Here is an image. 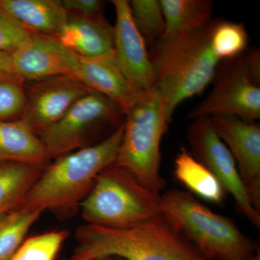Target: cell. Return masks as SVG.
<instances>
[{"mask_svg":"<svg viewBox=\"0 0 260 260\" xmlns=\"http://www.w3.org/2000/svg\"><path fill=\"white\" fill-rule=\"evenodd\" d=\"M124 122L95 144L64 154L44 168L18 208L29 211L70 214L88 196L98 177L116 161Z\"/></svg>","mask_w":260,"mask_h":260,"instance_id":"6da1fadb","label":"cell"},{"mask_svg":"<svg viewBox=\"0 0 260 260\" xmlns=\"http://www.w3.org/2000/svg\"><path fill=\"white\" fill-rule=\"evenodd\" d=\"M218 19L183 37L157 43L150 57L155 88L167 100L168 116L186 99L203 93L213 81L220 60L211 50L210 40Z\"/></svg>","mask_w":260,"mask_h":260,"instance_id":"7a4b0ae2","label":"cell"},{"mask_svg":"<svg viewBox=\"0 0 260 260\" xmlns=\"http://www.w3.org/2000/svg\"><path fill=\"white\" fill-rule=\"evenodd\" d=\"M76 239L78 246L74 254L85 260H209L162 215L131 229L86 223L78 229Z\"/></svg>","mask_w":260,"mask_h":260,"instance_id":"3957f363","label":"cell"},{"mask_svg":"<svg viewBox=\"0 0 260 260\" xmlns=\"http://www.w3.org/2000/svg\"><path fill=\"white\" fill-rule=\"evenodd\" d=\"M161 215L209 260H249L259 250L232 218L214 213L186 191L161 194Z\"/></svg>","mask_w":260,"mask_h":260,"instance_id":"277c9868","label":"cell"},{"mask_svg":"<svg viewBox=\"0 0 260 260\" xmlns=\"http://www.w3.org/2000/svg\"><path fill=\"white\" fill-rule=\"evenodd\" d=\"M171 124L167 102L156 88L143 92L126 111L124 133L114 164L127 169L149 190L166 187L160 175V145Z\"/></svg>","mask_w":260,"mask_h":260,"instance_id":"5b68a950","label":"cell"},{"mask_svg":"<svg viewBox=\"0 0 260 260\" xmlns=\"http://www.w3.org/2000/svg\"><path fill=\"white\" fill-rule=\"evenodd\" d=\"M161 194L149 190L127 169L113 164L98 177L80 205L87 224L131 229L161 215Z\"/></svg>","mask_w":260,"mask_h":260,"instance_id":"8992f818","label":"cell"},{"mask_svg":"<svg viewBox=\"0 0 260 260\" xmlns=\"http://www.w3.org/2000/svg\"><path fill=\"white\" fill-rule=\"evenodd\" d=\"M125 114L109 98L92 91L75 103L64 116L42 134L49 159L89 146L88 143L107 130L115 131Z\"/></svg>","mask_w":260,"mask_h":260,"instance_id":"52a82bcc","label":"cell"},{"mask_svg":"<svg viewBox=\"0 0 260 260\" xmlns=\"http://www.w3.org/2000/svg\"><path fill=\"white\" fill-rule=\"evenodd\" d=\"M223 61L214 76L213 90L191 109L189 117L232 116L246 121L259 119V85L251 78L244 55Z\"/></svg>","mask_w":260,"mask_h":260,"instance_id":"ba28073f","label":"cell"},{"mask_svg":"<svg viewBox=\"0 0 260 260\" xmlns=\"http://www.w3.org/2000/svg\"><path fill=\"white\" fill-rule=\"evenodd\" d=\"M190 153L213 173L232 195L238 211L252 225L260 227V212L254 208L232 153L214 130L210 118H198L186 131Z\"/></svg>","mask_w":260,"mask_h":260,"instance_id":"9c48e42d","label":"cell"},{"mask_svg":"<svg viewBox=\"0 0 260 260\" xmlns=\"http://www.w3.org/2000/svg\"><path fill=\"white\" fill-rule=\"evenodd\" d=\"M92 91L74 77L37 80L26 92V107L21 119L39 135L59 121L75 103Z\"/></svg>","mask_w":260,"mask_h":260,"instance_id":"30bf717a","label":"cell"},{"mask_svg":"<svg viewBox=\"0 0 260 260\" xmlns=\"http://www.w3.org/2000/svg\"><path fill=\"white\" fill-rule=\"evenodd\" d=\"M216 134L237 164L251 203L260 212V126L236 116L210 118Z\"/></svg>","mask_w":260,"mask_h":260,"instance_id":"8fae6325","label":"cell"},{"mask_svg":"<svg viewBox=\"0 0 260 260\" xmlns=\"http://www.w3.org/2000/svg\"><path fill=\"white\" fill-rule=\"evenodd\" d=\"M15 73L23 80L56 76L78 79V56L55 38L32 32L31 37L11 54Z\"/></svg>","mask_w":260,"mask_h":260,"instance_id":"7c38bea8","label":"cell"},{"mask_svg":"<svg viewBox=\"0 0 260 260\" xmlns=\"http://www.w3.org/2000/svg\"><path fill=\"white\" fill-rule=\"evenodd\" d=\"M116 12L114 52L121 71L138 91L155 88V75L146 42L137 28L127 0L112 1Z\"/></svg>","mask_w":260,"mask_h":260,"instance_id":"4fadbf2b","label":"cell"},{"mask_svg":"<svg viewBox=\"0 0 260 260\" xmlns=\"http://www.w3.org/2000/svg\"><path fill=\"white\" fill-rule=\"evenodd\" d=\"M78 79L90 90L115 102L125 113L143 92L130 84L121 71L115 52L95 57H80Z\"/></svg>","mask_w":260,"mask_h":260,"instance_id":"5bb4252c","label":"cell"},{"mask_svg":"<svg viewBox=\"0 0 260 260\" xmlns=\"http://www.w3.org/2000/svg\"><path fill=\"white\" fill-rule=\"evenodd\" d=\"M114 30L102 14L68 13L66 23L56 38L80 57H95L114 51Z\"/></svg>","mask_w":260,"mask_h":260,"instance_id":"9a60e30c","label":"cell"},{"mask_svg":"<svg viewBox=\"0 0 260 260\" xmlns=\"http://www.w3.org/2000/svg\"><path fill=\"white\" fill-rule=\"evenodd\" d=\"M0 9L30 31L55 39L68 15L59 0H0Z\"/></svg>","mask_w":260,"mask_h":260,"instance_id":"2e32d148","label":"cell"},{"mask_svg":"<svg viewBox=\"0 0 260 260\" xmlns=\"http://www.w3.org/2000/svg\"><path fill=\"white\" fill-rule=\"evenodd\" d=\"M48 160L39 135L21 119L0 120V164L13 162L44 166Z\"/></svg>","mask_w":260,"mask_h":260,"instance_id":"e0dca14e","label":"cell"},{"mask_svg":"<svg viewBox=\"0 0 260 260\" xmlns=\"http://www.w3.org/2000/svg\"><path fill=\"white\" fill-rule=\"evenodd\" d=\"M176 179L191 194L214 204L225 199L226 191L213 173L197 160L185 148H181L174 161Z\"/></svg>","mask_w":260,"mask_h":260,"instance_id":"ac0fdd59","label":"cell"},{"mask_svg":"<svg viewBox=\"0 0 260 260\" xmlns=\"http://www.w3.org/2000/svg\"><path fill=\"white\" fill-rule=\"evenodd\" d=\"M166 30L164 39L188 35L204 27L211 20L210 0H160Z\"/></svg>","mask_w":260,"mask_h":260,"instance_id":"d6986e66","label":"cell"},{"mask_svg":"<svg viewBox=\"0 0 260 260\" xmlns=\"http://www.w3.org/2000/svg\"><path fill=\"white\" fill-rule=\"evenodd\" d=\"M44 168L23 162L0 164V215L18 208Z\"/></svg>","mask_w":260,"mask_h":260,"instance_id":"ffe728a7","label":"cell"},{"mask_svg":"<svg viewBox=\"0 0 260 260\" xmlns=\"http://www.w3.org/2000/svg\"><path fill=\"white\" fill-rule=\"evenodd\" d=\"M41 215L20 208L0 215V260L12 259Z\"/></svg>","mask_w":260,"mask_h":260,"instance_id":"44dd1931","label":"cell"},{"mask_svg":"<svg viewBox=\"0 0 260 260\" xmlns=\"http://www.w3.org/2000/svg\"><path fill=\"white\" fill-rule=\"evenodd\" d=\"M248 42L249 36L243 24L219 20L212 34L210 47L214 55L222 61L241 55Z\"/></svg>","mask_w":260,"mask_h":260,"instance_id":"7402d4cb","label":"cell"},{"mask_svg":"<svg viewBox=\"0 0 260 260\" xmlns=\"http://www.w3.org/2000/svg\"><path fill=\"white\" fill-rule=\"evenodd\" d=\"M133 21L145 42L158 43L165 34L166 24L160 0L129 1Z\"/></svg>","mask_w":260,"mask_h":260,"instance_id":"603a6c76","label":"cell"},{"mask_svg":"<svg viewBox=\"0 0 260 260\" xmlns=\"http://www.w3.org/2000/svg\"><path fill=\"white\" fill-rule=\"evenodd\" d=\"M68 237L67 231L56 230L25 239L10 260H55Z\"/></svg>","mask_w":260,"mask_h":260,"instance_id":"cb8c5ba5","label":"cell"},{"mask_svg":"<svg viewBox=\"0 0 260 260\" xmlns=\"http://www.w3.org/2000/svg\"><path fill=\"white\" fill-rule=\"evenodd\" d=\"M23 80L0 81V120H16L23 117L26 107Z\"/></svg>","mask_w":260,"mask_h":260,"instance_id":"d4e9b609","label":"cell"},{"mask_svg":"<svg viewBox=\"0 0 260 260\" xmlns=\"http://www.w3.org/2000/svg\"><path fill=\"white\" fill-rule=\"evenodd\" d=\"M32 32L0 9V51L11 54L30 39Z\"/></svg>","mask_w":260,"mask_h":260,"instance_id":"484cf974","label":"cell"},{"mask_svg":"<svg viewBox=\"0 0 260 260\" xmlns=\"http://www.w3.org/2000/svg\"><path fill=\"white\" fill-rule=\"evenodd\" d=\"M61 3L68 13L82 15L102 14L104 5L99 0H62Z\"/></svg>","mask_w":260,"mask_h":260,"instance_id":"4316f807","label":"cell"},{"mask_svg":"<svg viewBox=\"0 0 260 260\" xmlns=\"http://www.w3.org/2000/svg\"><path fill=\"white\" fill-rule=\"evenodd\" d=\"M249 74L255 83H260V54L259 49H252L243 53Z\"/></svg>","mask_w":260,"mask_h":260,"instance_id":"83f0119b","label":"cell"},{"mask_svg":"<svg viewBox=\"0 0 260 260\" xmlns=\"http://www.w3.org/2000/svg\"><path fill=\"white\" fill-rule=\"evenodd\" d=\"M17 78L21 79L15 73L11 55L9 53L0 51V81Z\"/></svg>","mask_w":260,"mask_h":260,"instance_id":"f1b7e54d","label":"cell"},{"mask_svg":"<svg viewBox=\"0 0 260 260\" xmlns=\"http://www.w3.org/2000/svg\"><path fill=\"white\" fill-rule=\"evenodd\" d=\"M249 260H260V249L256 251V254Z\"/></svg>","mask_w":260,"mask_h":260,"instance_id":"f546056e","label":"cell"},{"mask_svg":"<svg viewBox=\"0 0 260 260\" xmlns=\"http://www.w3.org/2000/svg\"><path fill=\"white\" fill-rule=\"evenodd\" d=\"M64 260H85L83 259V258L80 257V256L76 255V254H73V256H71V257L69 258V259H64Z\"/></svg>","mask_w":260,"mask_h":260,"instance_id":"4dcf8cb0","label":"cell"},{"mask_svg":"<svg viewBox=\"0 0 260 260\" xmlns=\"http://www.w3.org/2000/svg\"><path fill=\"white\" fill-rule=\"evenodd\" d=\"M95 260H114V258L112 257H102L99 258V259H96Z\"/></svg>","mask_w":260,"mask_h":260,"instance_id":"1f68e13d","label":"cell"},{"mask_svg":"<svg viewBox=\"0 0 260 260\" xmlns=\"http://www.w3.org/2000/svg\"><path fill=\"white\" fill-rule=\"evenodd\" d=\"M114 260H124V259H120V258H114Z\"/></svg>","mask_w":260,"mask_h":260,"instance_id":"d6a6232c","label":"cell"}]
</instances>
